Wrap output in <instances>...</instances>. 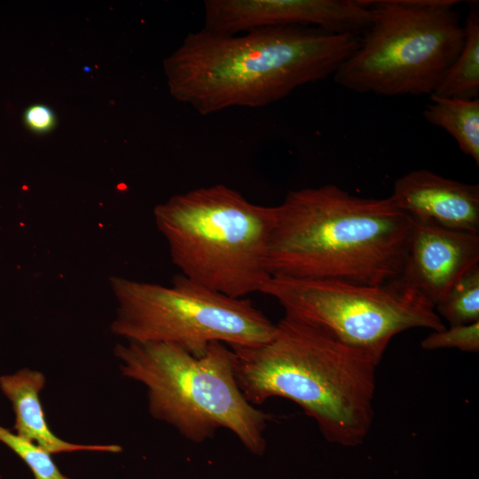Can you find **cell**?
I'll return each instance as SVG.
<instances>
[{
  "instance_id": "cell-3",
  "label": "cell",
  "mask_w": 479,
  "mask_h": 479,
  "mask_svg": "<svg viewBox=\"0 0 479 479\" xmlns=\"http://www.w3.org/2000/svg\"><path fill=\"white\" fill-rule=\"evenodd\" d=\"M267 342L231 347L246 399L262 404L284 397L300 405L330 443L361 444L373 424L381 361L285 315Z\"/></svg>"
},
{
  "instance_id": "cell-14",
  "label": "cell",
  "mask_w": 479,
  "mask_h": 479,
  "mask_svg": "<svg viewBox=\"0 0 479 479\" xmlns=\"http://www.w3.org/2000/svg\"><path fill=\"white\" fill-rule=\"evenodd\" d=\"M460 51L432 94L439 98L474 99L479 96V12L470 8L463 24ZM431 96V95H430Z\"/></svg>"
},
{
  "instance_id": "cell-11",
  "label": "cell",
  "mask_w": 479,
  "mask_h": 479,
  "mask_svg": "<svg viewBox=\"0 0 479 479\" xmlns=\"http://www.w3.org/2000/svg\"><path fill=\"white\" fill-rule=\"evenodd\" d=\"M412 219L442 228L479 233V185L426 169L396 180L389 196Z\"/></svg>"
},
{
  "instance_id": "cell-7",
  "label": "cell",
  "mask_w": 479,
  "mask_h": 479,
  "mask_svg": "<svg viewBox=\"0 0 479 479\" xmlns=\"http://www.w3.org/2000/svg\"><path fill=\"white\" fill-rule=\"evenodd\" d=\"M117 301L111 324L126 342L176 344L200 357L214 342L256 346L275 334L273 324L247 298H233L182 274L170 287L112 277Z\"/></svg>"
},
{
  "instance_id": "cell-17",
  "label": "cell",
  "mask_w": 479,
  "mask_h": 479,
  "mask_svg": "<svg viewBox=\"0 0 479 479\" xmlns=\"http://www.w3.org/2000/svg\"><path fill=\"white\" fill-rule=\"evenodd\" d=\"M427 350L439 349H458L466 352L479 350V321L467 324L445 326L442 330L432 331L420 343Z\"/></svg>"
},
{
  "instance_id": "cell-1",
  "label": "cell",
  "mask_w": 479,
  "mask_h": 479,
  "mask_svg": "<svg viewBox=\"0 0 479 479\" xmlns=\"http://www.w3.org/2000/svg\"><path fill=\"white\" fill-rule=\"evenodd\" d=\"M359 36L314 27L252 29L240 35L189 33L164 60L171 96L202 115L262 107L298 87L334 75Z\"/></svg>"
},
{
  "instance_id": "cell-16",
  "label": "cell",
  "mask_w": 479,
  "mask_h": 479,
  "mask_svg": "<svg viewBox=\"0 0 479 479\" xmlns=\"http://www.w3.org/2000/svg\"><path fill=\"white\" fill-rule=\"evenodd\" d=\"M0 443L25 463L33 479H73L60 471L50 452L1 424Z\"/></svg>"
},
{
  "instance_id": "cell-9",
  "label": "cell",
  "mask_w": 479,
  "mask_h": 479,
  "mask_svg": "<svg viewBox=\"0 0 479 479\" xmlns=\"http://www.w3.org/2000/svg\"><path fill=\"white\" fill-rule=\"evenodd\" d=\"M203 28L236 35L271 27H314L358 35L370 26L367 0H205Z\"/></svg>"
},
{
  "instance_id": "cell-8",
  "label": "cell",
  "mask_w": 479,
  "mask_h": 479,
  "mask_svg": "<svg viewBox=\"0 0 479 479\" xmlns=\"http://www.w3.org/2000/svg\"><path fill=\"white\" fill-rule=\"evenodd\" d=\"M260 293L285 315L312 325L348 346L381 360L390 341L413 328L445 327L435 305L400 279L381 285L271 277Z\"/></svg>"
},
{
  "instance_id": "cell-15",
  "label": "cell",
  "mask_w": 479,
  "mask_h": 479,
  "mask_svg": "<svg viewBox=\"0 0 479 479\" xmlns=\"http://www.w3.org/2000/svg\"><path fill=\"white\" fill-rule=\"evenodd\" d=\"M450 326L479 321V264L467 271L435 306Z\"/></svg>"
},
{
  "instance_id": "cell-6",
  "label": "cell",
  "mask_w": 479,
  "mask_h": 479,
  "mask_svg": "<svg viewBox=\"0 0 479 479\" xmlns=\"http://www.w3.org/2000/svg\"><path fill=\"white\" fill-rule=\"evenodd\" d=\"M457 3L369 0L372 22L334 81L357 93L432 95L463 44Z\"/></svg>"
},
{
  "instance_id": "cell-5",
  "label": "cell",
  "mask_w": 479,
  "mask_h": 479,
  "mask_svg": "<svg viewBox=\"0 0 479 479\" xmlns=\"http://www.w3.org/2000/svg\"><path fill=\"white\" fill-rule=\"evenodd\" d=\"M182 275L233 298L260 292L271 278L275 207L253 203L223 184L171 196L153 209Z\"/></svg>"
},
{
  "instance_id": "cell-2",
  "label": "cell",
  "mask_w": 479,
  "mask_h": 479,
  "mask_svg": "<svg viewBox=\"0 0 479 479\" xmlns=\"http://www.w3.org/2000/svg\"><path fill=\"white\" fill-rule=\"evenodd\" d=\"M412 219L390 197L352 195L334 185L287 192L275 207L271 277L381 285L399 279Z\"/></svg>"
},
{
  "instance_id": "cell-13",
  "label": "cell",
  "mask_w": 479,
  "mask_h": 479,
  "mask_svg": "<svg viewBox=\"0 0 479 479\" xmlns=\"http://www.w3.org/2000/svg\"><path fill=\"white\" fill-rule=\"evenodd\" d=\"M425 119L452 135L460 151L479 165V98H439L431 95Z\"/></svg>"
},
{
  "instance_id": "cell-12",
  "label": "cell",
  "mask_w": 479,
  "mask_h": 479,
  "mask_svg": "<svg viewBox=\"0 0 479 479\" xmlns=\"http://www.w3.org/2000/svg\"><path fill=\"white\" fill-rule=\"evenodd\" d=\"M46 384L45 375L38 370L23 367L12 373L0 375V390L12 404L14 413L13 432L29 440L51 455L75 452L120 453L115 444H78L58 436L50 428L41 402Z\"/></svg>"
},
{
  "instance_id": "cell-19",
  "label": "cell",
  "mask_w": 479,
  "mask_h": 479,
  "mask_svg": "<svg viewBox=\"0 0 479 479\" xmlns=\"http://www.w3.org/2000/svg\"><path fill=\"white\" fill-rule=\"evenodd\" d=\"M0 479H4V478L0 475Z\"/></svg>"
},
{
  "instance_id": "cell-18",
  "label": "cell",
  "mask_w": 479,
  "mask_h": 479,
  "mask_svg": "<svg viewBox=\"0 0 479 479\" xmlns=\"http://www.w3.org/2000/svg\"><path fill=\"white\" fill-rule=\"evenodd\" d=\"M23 122L30 131L45 134L55 128L56 115L49 106L43 104H33L24 111Z\"/></svg>"
},
{
  "instance_id": "cell-4",
  "label": "cell",
  "mask_w": 479,
  "mask_h": 479,
  "mask_svg": "<svg viewBox=\"0 0 479 479\" xmlns=\"http://www.w3.org/2000/svg\"><path fill=\"white\" fill-rule=\"evenodd\" d=\"M114 354L121 374L145 388L148 412L154 420L195 444L224 428L250 453L265 452L264 432L271 416L240 391L230 346L214 342L197 357L172 343L126 342L117 343Z\"/></svg>"
},
{
  "instance_id": "cell-10",
  "label": "cell",
  "mask_w": 479,
  "mask_h": 479,
  "mask_svg": "<svg viewBox=\"0 0 479 479\" xmlns=\"http://www.w3.org/2000/svg\"><path fill=\"white\" fill-rule=\"evenodd\" d=\"M479 264V233L412 219L400 279L435 306L471 268Z\"/></svg>"
}]
</instances>
